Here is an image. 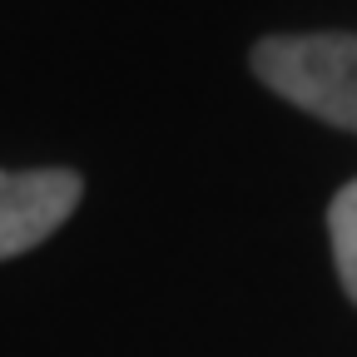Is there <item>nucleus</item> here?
Wrapping results in <instances>:
<instances>
[{
  "mask_svg": "<svg viewBox=\"0 0 357 357\" xmlns=\"http://www.w3.org/2000/svg\"><path fill=\"white\" fill-rule=\"evenodd\" d=\"M253 75L278 100L333 129L357 134V35L312 30V35H268L248 55Z\"/></svg>",
  "mask_w": 357,
  "mask_h": 357,
  "instance_id": "f257e3e1",
  "label": "nucleus"
},
{
  "mask_svg": "<svg viewBox=\"0 0 357 357\" xmlns=\"http://www.w3.org/2000/svg\"><path fill=\"white\" fill-rule=\"evenodd\" d=\"M79 199L84 178L75 169H0V263L60 234Z\"/></svg>",
  "mask_w": 357,
  "mask_h": 357,
  "instance_id": "f03ea898",
  "label": "nucleus"
},
{
  "mask_svg": "<svg viewBox=\"0 0 357 357\" xmlns=\"http://www.w3.org/2000/svg\"><path fill=\"white\" fill-rule=\"evenodd\" d=\"M328 238H333V263H337L342 293L357 303V178L342 184L328 204Z\"/></svg>",
  "mask_w": 357,
  "mask_h": 357,
  "instance_id": "7ed1b4c3",
  "label": "nucleus"
}]
</instances>
